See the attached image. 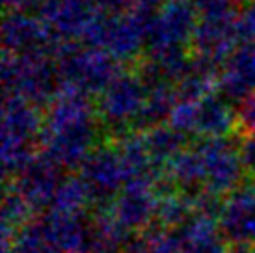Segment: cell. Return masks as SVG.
Returning <instances> with one entry per match:
<instances>
[{"mask_svg":"<svg viewBox=\"0 0 255 253\" xmlns=\"http://www.w3.org/2000/svg\"><path fill=\"white\" fill-rule=\"evenodd\" d=\"M93 138L90 105L80 93L56 103L43 125L41 140L47 156L58 166H73L86 160Z\"/></svg>","mask_w":255,"mask_h":253,"instance_id":"6da1fadb","label":"cell"},{"mask_svg":"<svg viewBox=\"0 0 255 253\" xmlns=\"http://www.w3.org/2000/svg\"><path fill=\"white\" fill-rule=\"evenodd\" d=\"M203 166L205 192L222 196L233 192L241 184L242 158L241 147L226 138H207L196 147Z\"/></svg>","mask_w":255,"mask_h":253,"instance_id":"7a4b0ae2","label":"cell"},{"mask_svg":"<svg viewBox=\"0 0 255 253\" xmlns=\"http://www.w3.org/2000/svg\"><path fill=\"white\" fill-rule=\"evenodd\" d=\"M196 6L188 0H170L164 11L153 19L147 39L153 54L177 52L196 32Z\"/></svg>","mask_w":255,"mask_h":253,"instance_id":"3957f363","label":"cell"},{"mask_svg":"<svg viewBox=\"0 0 255 253\" xmlns=\"http://www.w3.org/2000/svg\"><path fill=\"white\" fill-rule=\"evenodd\" d=\"M58 71L78 92H97L116 80V63L101 50L71 49L62 56Z\"/></svg>","mask_w":255,"mask_h":253,"instance_id":"277c9868","label":"cell"},{"mask_svg":"<svg viewBox=\"0 0 255 253\" xmlns=\"http://www.w3.org/2000/svg\"><path fill=\"white\" fill-rule=\"evenodd\" d=\"M158 192L155 181H127L118 197H114L112 207H108L112 216L127 231H145L153 218H156Z\"/></svg>","mask_w":255,"mask_h":253,"instance_id":"5b68a950","label":"cell"},{"mask_svg":"<svg viewBox=\"0 0 255 253\" xmlns=\"http://www.w3.org/2000/svg\"><path fill=\"white\" fill-rule=\"evenodd\" d=\"M218 225L231 244L255 242V181L241 183L224 197Z\"/></svg>","mask_w":255,"mask_h":253,"instance_id":"8992f818","label":"cell"},{"mask_svg":"<svg viewBox=\"0 0 255 253\" xmlns=\"http://www.w3.org/2000/svg\"><path fill=\"white\" fill-rule=\"evenodd\" d=\"M82 183L90 192L92 199L105 201L108 197H118L120 190L127 183V173L123 168L118 149H95L82 162Z\"/></svg>","mask_w":255,"mask_h":253,"instance_id":"52a82bcc","label":"cell"},{"mask_svg":"<svg viewBox=\"0 0 255 253\" xmlns=\"http://www.w3.org/2000/svg\"><path fill=\"white\" fill-rule=\"evenodd\" d=\"M6 84L15 86V92L30 101H45L54 92V69L43 52H30L15 58L11 69H4Z\"/></svg>","mask_w":255,"mask_h":253,"instance_id":"ba28073f","label":"cell"},{"mask_svg":"<svg viewBox=\"0 0 255 253\" xmlns=\"http://www.w3.org/2000/svg\"><path fill=\"white\" fill-rule=\"evenodd\" d=\"M60 184V166L45 155V158H34L19 173L15 190L32 205V209H39L52 201Z\"/></svg>","mask_w":255,"mask_h":253,"instance_id":"9c48e42d","label":"cell"},{"mask_svg":"<svg viewBox=\"0 0 255 253\" xmlns=\"http://www.w3.org/2000/svg\"><path fill=\"white\" fill-rule=\"evenodd\" d=\"M237 35H239L237 19L227 11V13L205 17L198 24L192 41H194L199 58L213 63L214 60H220L231 50Z\"/></svg>","mask_w":255,"mask_h":253,"instance_id":"30bf717a","label":"cell"},{"mask_svg":"<svg viewBox=\"0 0 255 253\" xmlns=\"http://www.w3.org/2000/svg\"><path fill=\"white\" fill-rule=\"evenodd\" d=\"M145 105V90L136 77L123 75L107 88L101 101V112L110 123L132 120Z\"/></svg>","mask_w":255,"mask_h":253,"instance_id":"8fae6325","label":"cell"},{"mask_svg":"<svg viewBox=\"0 0 255 253\" xmlns=\"http://www.w3.org/2000/svg\"><path fill=\"white\" fill-rule=\"evenodd\" d=\"M222 90L235 99H244L255 90V43H244L227 58L222 73Z\"/></svg>","mask_w":255,"mask_h":253,"instance_id":"7c38bea8","label":"cell"},{"mask_svg":"<svg viewBox=\"0 0 255 253\" xmlns=\"http://www.w3.org/2000/svg\"><path fill=\"white\" fill-rule=\"evenodd\" d=\"M93 0H47L43 17L58 34L73 35L86 32L92 24Z\"/></svg>","mask_w":255,"mask_h":253,"instance_id":"4fadbf2b","label":"cell"},{"mask_svg":"<svg viewBox=\"0 0 255 253\" xmlns=\"http://www.w3.org/2000/svg\"><path fill=\"white\" fill-rule=\"evenodd\" d=\"M4 43L9 49L24 54L41 52L39 47L47 43V32L34 19H28L24 15H13L7 17L4 24Z\"/></svg>","mask_w":255,"mask_h":253,"instance_id":"5bb4252c","label":"cell"},{"mask_svg":"<svg viewBox=\"0 0 255 253\" xmlns=\"http://www.w3.org/2000/svg\"><path fill=\"white\" fill-rule=\"evenodd\" d=\"M233 125V116L229 114L227 106L216 99L209 97L198 103L196 114V132L209 136V138H222Z\"/></svg>","mask_w":255,"mask_h":253,"instance_id":"9a60e30c","label":"cell"},{"mask_svg":"<svg viewBox=\"0 0 255 253\" xmlns=\"http://www.w3.org/2000/svg\"><path fill=\"white\" fill-rule=\"evenodd\" d=\"M214 80V73L211 63L205 60H199L196 67L192 69H184L181 75V82H179L177 97L181 103H192L198 105V101L207 99V92L211 90Z\"/></svg>","mask_w":255,"mask_h":253,"instance_id":"2e32d148","label":"cell"},{"mask_svg":"<svg viewBox=\"0 0 255 253\" xmlns=\"http://www.w3.org/2000/svg\"><path fill=\"white\" fill-rule=\"evenodd\" d=\"M92 199L82 179H64L50 201L52 212L62 214H82V209Z\"/></svg>","mask_w":255,"mask_h":253,"instance_id":"e0dca14e","label":"cell"},{"mask_svg":"<svg viewBox=\"0 0 255 253\" xmlns=\"http://www.w3.org/2000/svg\"><path fill=\"white\" fill-rule=\"evenodd\" d=\"M143 140H145L149 155L155 162H170L173 156H177L183 151L184 143L183 132H179L175 128H162V126H155Z\"/></svg>","mask_w":255,"mask_h":253,"instance_id":"ac0fdd59","label":"cell"},{"mask_svg":"<svg viewBox=\"0 0 255 253\" xmlns=\"http://www.w3.org/2000/svg\"><path fill=\"white\" fill-rule=\"evenodd\" d=\"M173 92L166 84H158L153 88L151 95H147V101L143 105L142 112H140V121L143 126H155L168 116L173 112Z\"/></svg>","mask_w":255,"mask_h":253,"instance_id":"d6986e66","label":"cell"},{"mask_svg":"<svg viewBox=\"0 0 255 253\" xmlns=\"http://www.w3.org/2000/svg\"><path fill=\"white\" fill-rule=\"evenodd\" d=\"M237 32L242 39L255 43V0L250 2L246 9L237 17Z\"/></svg>","mask_w":255,"mask_h":253,"instance_id":"ffe728a7","label":"cell"},{"mask_svg":"<svg viewBox=\"0 0 255 253\" xmlns=\"http://www.w3.org/2000/svg\"><path fill=\"white\" fill-rule=\"evenodd\" d=\"M239 121L244 128H248V134L255 132V93L244 97L239 108Z\"/></svg>","mask_w":255,"mask_h":253,"instance_id":"44dd1931","label":"cell"},{"mask_svg":"<svg viewBox=\"0 0 255 253\" xmlns=\"http://www.w3.org/2000/svg\"><path fill=\"white\" fill-rule=\"evenodd\" d=\"M241 158H242V166L248 169V171L255 173V132L248 134V138L241 145Z\"/></svg>","mask_w":255,"mask_h":253,"instance_id":"7402d4cb","label":"cell"},{"mask_svg":"<svg viewBox=\"0 0 255 253\" xmlns=\"http://www.w3.org/2000/svg\"><path fill=\"white\" fill-rule=\"evenodd\" d=\"M93 6L105 9V13L120 15L130 6V0H93Z\"/></svg>","mask_w":255,"mask_h":253,"instance_id":"603a6c76","label":"cell"},{"mask_svg":"<svg viewBox=\"0 0 255 253\" xmlns=\"http://www.w3.org/2000/svg\"><path fill=\"white\" fill-rule=\"evenodd\" d=\"M227 253H255V242H233L227 246Z\"/></svg>","mask_w":255,"mask_h":253,"instance_id":"cb8c5ba5","label":"cell"}]
</instances>
